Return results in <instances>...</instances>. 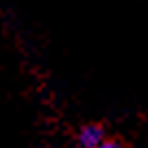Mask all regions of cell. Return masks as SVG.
<instances>
[{
  "label": "cell",
  "instance_id": "cell-2",
  "mask_svg": "<svg viewBox=\"0 0 148 148\" xmlns=\"http://www.w3.org/2000/svg\"><path fill=\"white\" fill-rule=\"evenodd\" d=\"M96 148H122V146H120V142H116V139H102Z\"/></svg>",
  "mask_w": 148,
  "mask_h": 148
},
{
  "label": "cell",
  "instance_id": "cell-1",
  "mask_svg": "<svg viewBox=\"0 0 148 148\" xmlns=\"http://www.w3.org/2000/svg\"><path fill=\"white\" fill-rule=\"evenodd\" d=\"M102 139H107L105 137V129L98 126V124H85L83 129L79 131V135H76L79 148H96Z\"/></svg>",
  "mask_w": 148,
  "mask_h": 148
}]
</instances>
